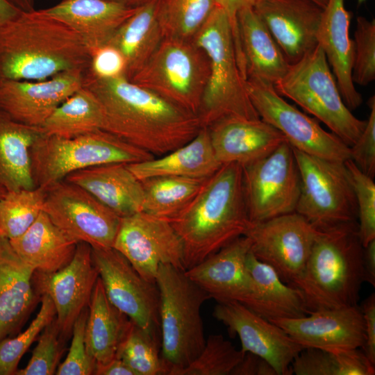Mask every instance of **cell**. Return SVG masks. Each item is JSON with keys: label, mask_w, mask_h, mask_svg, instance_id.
Returning a JSON list of instances; mask_svg holds the SVG:
<instances>
[{"label": "cell", "mask_w": 375, "mask_h": 375, "mask_svg": "<svg viewBox=\"0 0 375 375\" xmlns=\"http://www.w3.org/2000/svg\"><path fill=\"white\" fill-rule=\"evenodd\" d=\"M83 86L94 94L101 106L103 130L155 157L188 143L202 128L197 115L124 76L100 78L87 69Z\"/></svg>", "instance_id": "1"}, {"label": "cell", "mask_w": 375, "mask_h": 375, "mask_svg": "<svg viewBox=\"0 0 375 375\" xmlns=\"http://www.w3.org/2000/svg\"><path fill=\"white\" fill-rule=\"evenodd\" d=\"M92 53L82 38L41 9L22 11L0 28V85L11 81H42L81 70Z\"/></svg>", "instance_id": "2"}, {"label": "cell", "mask_w": 375, "mask_h": 375, "mask_svg": "<svg viewBox=\"0 0 375 375\" xmlns=\"http://www.w3.org/2000/svg\"><path fill=\"white\" fill-rule=\"evenodd\" d=\"M170 223L183 244L185 270L244 235L251 222L244 199L242 167L237 163L222 165Z\"/></svg>", "instance_id": "3"}, {"label": "cell", "mask_w": 375, "mask_h": 375, "mask_svg": "<svg viewBox=\"0 0 375 375\" xmlns=\"http://www.w3.org/2000/svg\"><path fill=\"white\" fill-rule=\"evenodd\" d=\"M363 246L358 222L318 230L298 288L310 313L358 305L364 281Z\"/></svg>", "instance_id": "4"}, {"label": "cell", "mask_w": 375, "mask_h": 375, "mask_svg": "<svg viewBox=\"0 0 375 375\" xmlns=\"http://www.w3.org/2000/svg\"><path fill=\"white\" fill-rule=\"evenodd\" d=\"M192 41L209 61L208 81L198 114L202 127L228 117L260 119L239 65L229 18L222 8L217 5Z\"/></svg>", "instance_id": "5"}, {"label": "cell", "mask_w": 375, "mask_h": 375, "mask_svg": "<svg viewBox=\"0 0 375 375\" xmlns=\"http://www.w3.org/2000/svg\"><path fill=\"white\" fill-rule=\"evenodd\" d=\"M156 284L160 294L161 359L167 375H176L204 347L201 309L210 297L185 270L171 265H160Z\"/></svg>", "instance_id": "6"}, {"label": "cell", "mask_w": 375, "mask_h": 375, "mask_svg": "<svg viewBox=\"0 0 375 375\" xmlns=\"http://www.w3.org/2000/svg\"><path fill=\"white\" fill-rule=\"evenodd\" d=\"M30 155L35 186L43 188L90 167L131 164L155 158L104 130L74 138L41 134L32 145Z\"/></svg>", "instance_id": "7"}, {"label": "cell", "mask_w": 375, "mask_h": 375, "mask_svg": "<svg viewBox=\"0 0 375 375\" xmlns=\"http://www.w3.org/2000/svg\"><path fill=\"white\" fill-rule=\"evenodd\" d=\"M274 87L326 124L347 146H352L366 125L343 101L326 56L317 44L299 60L290 65Z\"/></svg>", "instance_id": "8"}, {"label": "cell", "mask_w": 375, "mask_h": 375, "mask_svg": "<svg viewBox=\"0 0 375 375\" xmlns=\"http://www.w3.org/2000/svg\"><path fill=\"white\" fill-rule=\"evenodd\" d=\"M209 73L208 57L193 41L163 38L131 81L198 115Z\"/></svg>", "instance_id": "9"}, {"label": "cell", "mask_w": 375, "mask_h": 375, "mask_svg": "<svg viewBox=\"0 0 375 375\" xmlns=\"http://www.w3.org/2000/svg\"><path fill=\"white\" fill-rule=\"evenodd\" d=\"M293 151L301 178L295 212L317 230L357 221L356 199L345 162Z\"/></svg>", "instance_id": "10"}, {"label": "cell", "mask_w": 375, "mask_h": 375, "mask_svg": "<svg viewBox=\"0 0 375 375\" xmlns=\"http://www.w3.org/2000/svg\"><path fill=\"white\" fill-rule=\"evenodd\" d=\"M242 177L251 222L295 212L301 178L293 148L287 141L268 156L243 166Z\"/></svg>", "instance_id": "11"}, {"label": "cell", "mask_w": 375, "mask_h": 375, "mask_svg": "<svg viewBox=\"0 0 375 375\" xmlns=\"http://www.w3.org/2000/svg\"><path fill=\"white\" fill-rule=\"evenodd\" d=\"M246 86L260 118L278 130L292 148L331 160L351 159L349 146L332 132L323 129L317 120L287 102L274 85L248 78Z\"/></svg>", "instance_id": "12"}, {"label": "cell", "mask_w": 375, "mask_h": 375, "mask_svg": "<svg viewBox=\"0 0 375 375\" xmlns=\"http://www.w3.org/2000/svg\"><path fill=\"white\" fill-rule=\"evenodd\" d=\"M45 189L42 211L58 228L91 247H112L120 217L87 190L65 179Z\"/></svg>", "instance_id": "13"}, {"label": "cell", "mask_w": 375, "mask_h": 375, "mask_svg": "<svg viewBox=\"0 0 375 375\" xmlns=\"http://www.w3.org/2000/svg\"><path fill=\"white\" fill-rule=\"evenodd\" d=\"M92 262L111 303L133 323L159 338L160 294L113 247H92Z\"/></svg>", "instance_id": "14"}, {"label": "cell", "mask_w": 375, "mask_h": 375, "mask_svg": "<svg viewBox=\"0 0 375 375\" xmlns=\"http://www.w3.org/2000/svg\"><path fill=\"white\" fill-rule=\"evenodd\" d=\"M318 233L302 215L293 212L251 222L244 236L251 251L273 267L281 278L292 285L303 272Z\"/></svg>", "instance_id": "15"}, {"label": "cell", "mask_w": 375, "mask_h": 375, "mask_svg": "<svg viewBox=\"0 0 375 375\" xmlns=\"http://www.w3.org/2000/svg\"><path fill=\"white\" fill-rule=\"evenodd\" d=\"M112 247L152 283L161 264L185 270L183 244L170 222L142 211L121 218Z\"/></svg>", "instance_id": "16"}, {"label": "cell", "mask_w": 375, "mask_h": 375, "mask_svg": "<svg viewBox=\"0 0 375 375\" xmlns=\"http://www.w3.org/2000/svg\"><path fill=\"white\" fill-rule=\"evenodd\" d=\"M213 316L239 337L243 352L266 360L277 375L292 374V362L305 348L278 326L236 301L217 302Z\"/></svg>", "instance_id": "17"}, {"label": "cell", "mask_w": 375, "mask_h": 375, "mask_svg": "<svg viewBox=\"0 0 375 375\" xmlns=\"http://www.w3.org/2000/svg\"><path fill=\"white\" fill-rule=\"evenodd\" d=\"M250 250V240L239 237L185 272L210 299L236 301L258 313L257 288L245 262Z\"/></svg>", "instance_id": "18"}, {"label": "cell", "mask_w": 375, "mask_h": 375, "mask_svg": "<svg viewBox=\"0 0 375 375\" xmlns=\"http://www.w3.org/2000/svg\"><path fill=\"white\" fill-rule=\"evenodd\" d=\"M98 277L92 247L81 242L77 244L70 262L62 269L53 273L35 272L33 283L36 291L52 300L61 334L70 333L76 319L88 308Z\"/></svg>", "instance_id": "19"}, {"label": "cell", "mask_w": 375, "mask_h": 375, "mask_svg": "<svg viewBox=\"0 0 375 375\" xmlns=\"http://www.w3.org/2000/svg\"><path fill=\"white\" fill-rule=\"evenodd\" d=\"M304 348L342 351L362 348L365 321L358 305L323 309L297 318L269 320Z\"/></svg>", "instance_id": "20"}, {"label": "cell", "mask_w": 375, "mask_h": 375, "mask_svg": "<svg viewBox=\"0 0 375 375\" xmlns=\"http://www.w3.org/2000/svg\"><path fill=\"white\" fill-rule=\"evenodd\" d=\"M84 72L67 71L42 81L0 85V109L15 121L40 128L53 110L83 87Z\"/></svg>", "instance_id": "21"}, {"label": "cell", "mask_w": 375, "mask_h": 375, "mask_svg": "<svg viewBox=\"0 0 375 375\" xmlns=\"http://www.w3.org/2000/svg\"><path fill=\"white\" fill-rule=\"evenodd\" d=\"M254 10L264 22L289 65L317 44L324 8L312 0H256Z\"/></svg>", "instance_id": "22"}, {"label": "cell", "mask_w": 375, "mask_h": 375, "mask_svg": "<svg viewBox=\"0 0 375 375\" xmlns=\"http://www.w3.org/2000/svg\"><path fill=\"white\" fill-rule=\"evenodd\" d=\"M211 145L221 164L242 167L261 159L287 141L276 128L262 119L222 118L208 127Z\"/></svg>", "instance_id": "23"}, {"label": "cell", "mask_w": 375, "mask_h": 375, "mask_svg": "<svg viewBox=\"0 0 375 375\" xmlns=\"http://www.w3.org/2000/svg\"><path fill=\"white\" fill-rule=\"evenodd\" d=\"M236 24L235 49L246 80L256 78L274 85L290 65L267 26L253 7L241 9Z\"/></svg>", "instance_id": "24"}, {"label": "cell", "mask_w": 375, "mask_h": 375, "mask_svg": "<svg viewBox=\"0 0 375 375\" xmlns=\"http://www.w3.org/2000/svg\"><path fill=\"white\" fill-rule=\"evenodd\" d=\"M139 7L109 0H62L41 10L76 31L92 54L107 44Z\"/></svg>", "instance_id": "25"}, {"label": "cell", "mask_w": 375, "mask_h": 375, "mask_svg": "<svg viewBox=\"0 0 375 375\" xmlns=\"http://www.w3.org/2000/svg\"><path fill=\"white\" fill-rule=\"evenodd\" d=\"M351 13L344 0H328L323 9L317 42L331 67L344 103L350 110L362 103L352 81L353 40L349 36Z\"/></svg>", "instance_id": "26"}, {"label": "cell", "mask_w": 375, "mask_h": 375, "mask_svg": "<svg viewBox=\"0 0 375 375\" xmlns=\"http://www.w3.org/2000/svg\"><path fill=\"white\" fill-rule=\"evenodd\" d=\"M65 180L87 190L121 218L142 210V181L127 164L90 167L69 174Z\"/></svg>", "instance_id": "27"}, {"label": "cell", "mask_w": 375, "mask_h": 375, "mask_svg": "<svg viewBox=\"0 0 375 375\" xmlns=\"http://www.w3.org/2000/svg\"><path fill=\"white\" fill-rule=\"evenodd\" d=\"M35 270L0 236V340L15 333L35 302Z\"/></svg>", "instance_id": "28"}, {"label": "cell", "mask_w": 375, "mask_h": 375, "mask_svg": "<svg viewBox=\"0 0 375 375\" xmlns=\"http://www.w3.org/2000/svg\"><path fill=\"white\" fill-rule=\"evenodd\" d=\"M221 165L214 153L208 127H202L190 141L168 153L127 164L140 181L161 176L208 178Z\"/></svg>", "instance_id": "29"}, {"label": "cell", "mask_w": 375, "mask_h": 375, "mask_svg": "<svg viewBox=\"0 0 375 375\" xmlns=\"http://www.w3.org/2000/svg\"><path fill=\"white\" fill-rule=\"evenodd\" d=\"M10 242L26 264L42 273L56 272L67 266L78 243L58 228L43 211L23 235Z\"/></svg>", "instance_id": "30"}, {"label": "cell", "mask_w": 375, "mask_h": 375, "mask_svg": "<svg viewBox=\"0 0 375 375\" xmlns=\"http://www.w3.org/2000/svg\"><path fill=\"white\" fill-rule=\"evenodd\" d=\"M159 0L140 6L115 33L106 45L122 56L124 76L131 81L151 58L163 39L158 21Z\"/></svg>", "instance_id": "31"}, {"label": "cell", "mask_w": 375, "mask_h": 375, "mask_svg": "<svg viewBox=\"0 0 375 375\" xmlns=\"http://www.w3.org/2000/svg\"><path fill=\"white\" fill-rule=\"evenodd\" d=\"M132 321L108 300L99 276L88 306L85 328L86 347L96 365L116 358Z\"/></svg>", "instance_id": "32"}, {"label": "cell", "mask_w": 375, "mask_h": 375, "mask_svg": "<svg viewBox=\"0 0 375 375\" xmlns=\"http://www.w3.org/2000/svg\"><path fill=\"white\" fill-rule=\"evenodd\" d=\"M40 128L20 124L0 109V185L7 191L35 188L31 149Z\"/></svg>", "instance_id": "33"}, {"label": "cell", "mask_w": 375, "mask_h": 375, "mask_svg": "<svg viewBox=\"0 0 375 375\" xmlns=\"http://www.w3.org/2000/svg\"><path fill=\"white\" fill-rule=\"evenodd\" d=\"M246 266L258 292V314L268 320L304 317L308 312L301 291L281 278L276 270L248 253Z\"/></svg>", "instance_id": "34"}, {"label": "cell", "mask_w": 375, "mask_h": 375, "mask_svg": "<svg viewBox=\"0 0 375 375\" xmlns=\"http://www.w3.org/2000/svg\"><path fill=\"white\" fill-rule=\"evenodd\" d=\"M104 115L94 94L83 86L60 104L40 127L42 134L74 138L103 130Z\"/></svg>", "instance_id": "35"}, {"label": "cell", "mask_w": 375, "mask_h": 375, "mask_svg": "<svg viewBox=\"0 0 375 375\" xmlns=\"http://www.w3.org/2000/svg\"><path fill=\"white\" fill-rule=\"evenodd\" d=\"M207 179L161 176L142 180V211L170 222L193 201Z\"/></svg>", "instance_id": "36"}, {"label": "cell", "mask_w": 375, "mask_h": 375, "mask_svg": "<svg viewBox=\"0 0 375 375\" xmlns=\"http://www.w3.org/2000/svg\"><path fill=\"white\" fill-rule=\"evenodd\" d=\"M291 371L296 375H374L375 366L360 349L335 351L310 347L295 357Z\"/></svg>", "instance_id": "37"}, {"label": "cell", "mask_w": 375, "mask_h": 375, "mask_svg": "<svg viewBox=\"0 0 375 375\" xmlns=\"http://www.w3.org/2000/svg\"><path fill=\"white\" fill-rule=\"evenodd\" d=\"M217 5L216 0H159L163 38L192 41Z\"/></svg>", "instance_id": "38"}, {"label": "cell", "mask_w": 375, "mask_h": 375, "mask_svg": "<svg viewBox=\"0 0 375 375\" xmlns=\"http://www.w3.org/2000/svg\"><path fill=\"white\" fill-rule=\"evenodd\" d=\"M45 194L40 187L6 191L0 198V236L11 240L23 235L42 211Z\"/></svg>", "instance_id": "39"}, {"label": "cell", "mask_w": 375, "mask_h": 375, "mask_svg": "<svg viewBox=\"0 0 375 375\" xmlns=\"http://www.w3.org/2000/svg\"><path fill=\"white\" fill-rule=\"evenodd\" d=\"M158 338L132 322L116 358L128 365L136 375H167L159 354Z\"/></svg>", "instance_id": "40"}, {"label": "cell", "mask_w": 375, "mask_h": 375, "mask_svg": "<svg viewBox=\"0 0 375 375\" xmlns=\"http://www.w3.org/2000/svg\"><path fill=\"white\" fill-rule=\"evenodd\" d=\"M244 353L222 335H210L199 355L176 375H231Z\"/></svg>", "instance_id": "41"}, {"label": "cell", "mask_w": 375, "mask_h": 375, "mask_svg": "<svg viewBox=\"0 0 375 375\" xmlns=\"http://www.w3.org/2000/svg\"><path fill=\"white\" fill-rule=\"evenodd\" d=\"M40 309L28 327L13 338L0 340V375L15 374L18 364L40 332L56 317L51 298L42 295Z\"/></svg>", "instance_id": "42"}, {"label": "cell", "mask_w": 375, "mask_h": 375, "mask_svg": "<svg viewBox=\"0 0 375 375\" xmlns=\"http://www.w3.org/2000/svg\"><path fill=\"white\" fill-rule=\"evenodd\" d=\"M352 81L366 86L375 79V20L358 16L353 40Z\"/></svg>", "instance_id": "43"}, {"label": "cell", "mask_w": 375, "mask_h": 375, "mask_svg": "<svg viewBox=\"0 0 375 375\" xmlns=\"http://www.w3.org/2000/svg\"><path fill=\"white\" fill-rule=\"evenodd\" d=\"M344 162L356 199L358 234L364 247L375 239V183L373 178L362 172L351 159Z\"/></svg>", "instance_id": "44"}, {"label": "cell", "mask_w": 375, "mask_h": 375, "mask_svg": "<svg viewBox=\"0 0 375 375\" xmlns=\"http://www.w3.org/2000/svg\"><path fill=\"white\" fill-rule=\"evenodd\" d=\"M60 330L56 317L42 330L27 365L16 375H52L56 372L61 355Z\"/></svg>", "instance_id": "45"}, {"label": "cell", "mask_w": 375, "mask_h": 375, "mask_svg": "<svg viewBox=\"0 0 375 375\" xmlns=\"http://www.w3.org/2000/svg\"><path fill=\"white\" fill-rule=\"evenodd\" d=\"M88 308L83 310L74 322L72 338L68 353L59 365L58 375L94 374L96 362L88 352L85 342V328Z\"/></svg>", "instance_id": "46"}, {"label": "cell", "mask_w": 375, "mask_h": 375, "mask_svg": "<svg viewBox=\"0 0 375 375\" xmlns=\"http://www.w3.org/2000/svg\"><path fill=\"white\" fill-rule=\"evenodd\" d=\"M370 112L366 125L354 144L349 147L351 160L366 175H375V98L368 101Z\"/></svg>", "instance_id": "47"}, {"label": "cell", "mask_w": 375, "mask_h": 375, "mask_svg": "<svg viewBox=\"0 0 375 375\" xmlns=\"http://www.w3.org/2000/svg\"><path fill=\"white\" fill-rule=\"evenodd\" d=\"M88 70L100 78L124 76V61L118 51L105 45L93 52Z\"/></svg>", "instance_id": "48"}, {"label": "cell", "mask_w": 375, "mask_h": 375, "mask_svg": "<svg viewBox=\"0 0 375 375\" xmlns=\"http://www.w3.org/2000/svg\"><path fill=\"white\" fill-rule=\"evenodd\" d=\"M365 321V341L363 353L375 366V294L373 292L365 299L360 306Z\"/></svg>", "instance_id": "49"}, {"label": "cell", "mask_w": 375, "mask_h": 375, "mask_svg": "<svg viewBox=\"0 0 375 375\" xmlns=\"http://www.w3.org/2000/svg\"><path fill=\"white\" fill-rule=\"evenodd\" d=\"M231 375H277L274 367L264 358L246 352Z\"/></svg>", "instance_id": "50"}, {"label": "cell", "mask_w": 375, "mask_h": 375, "mask_svg": "<svg viewBox=\"0 0 375 375\" xmlns=\"http://www.w3.org/2000/svg\"><path fill=\"white\" fill-rule=\"evenodd\" d=\"M256 0H216L217 4L226 12L233 30L236 33V17L238 12L246 7H253Z\"/></svg>", "instance_id": "51"}, {"label": "cell", "mask_w": 375, "mask_h": 375, "mask_svg": "<svg viewBox=\"0 0 375 375\" xmlns=\"http://www.w3.org/2000/svg\"><path fill=\"white\" fill-rule=\"evenodd\" d=\"M94 374L136 375L135 372L128 365L118 358H115L103 365H96Z\"/></svg>", "instance_id": "52"}, {"label": "cell", "mask_w": 375, "mask_h": 375, "mask_svg": "<svg viewBox=\"0 0 375 375\" xmlns=\"http://www.w3.org/2000/svg\"><path fill=\"white\" fill-rule=\"evenodd\" d=\"M364 281L375 286V239L363 247Z\"/></svg>", "instance_id": "53"}, {"label": "cell", "mask_w": 375, "mask_h": 375, "mask_svg": "<svg viewBox=\"0 0 375 375\" xmlns=\"http://www.w3.org/2000/svg\"><path fill=\"white\" fill-rule=\"evenodd\" d=\"M22 11L9 0H0V28L15 18Z\"/></svg>", "instance_id": "54"}, {"label": "cell", "mask_w": 375, "mask_h": 375, "mask_svg": "<svg viewBox=\"0 0 375 375\" xmlns=\"http://www.w3.org/2000/svg\"><path fill=\"white\" fill-rule=\"evenodd\" d=\"M15 6L22 11L28 12L35 10L34 1L35 0H9Z\"/></svg>", "instance_id": "55"}, {"label": "cell", "mask_w": 375, "mask_h": 375, "mask_svg": "<svg viewBox=\"0 0 375 375\" xmlns=\"http://www.w3.org/2000/svg\"><path fill=\"white\" fill-rule=\"evenodd\" d=\"M133 7H139L152 0H109Z\"/></svg>", "instance_id": "56"}, {"label": "cell", "mask_w": 375, "mask_h": 375, "mask_svg": "<svg viewBox=\"0 0 375 375\" xmlns=\"http://www.w3.org/2000/svg\"><path fill=\"white\" fill-rule=\"evenodd\" d=\"M312 1L316 2L317 4H319L322 7L324 8L326 5L328 0H312Z\"/></svg>", "instance_id": "57"}, {"label": "cell", "mask_w": 375, "mask_h": 375, "mask_svg": "<svg viewBox=\"0 0 375 375\" xmlns=\"http://www.w3.org/2000/svg\"><path fill=\"white\" fill-rule=\"evenodd\" d=\"M7 190L0 185V198L5 194Z\"/></svg>", "instance_id": "58"}, {"label": "cell", "mask_w": 375, "mask_h": 375, "mask_svg": "<svg viewBox=\"0 0 375 375\" xmlns=\"http://www.w3.org/2000/svg\"><path fill=\"white\" fill-rule=\"evenodd\" d=\"M367 0H357V3L358 6L362 5L363 3H365Z\"/></svg>", "instance_id": "59"}]
</instances>
